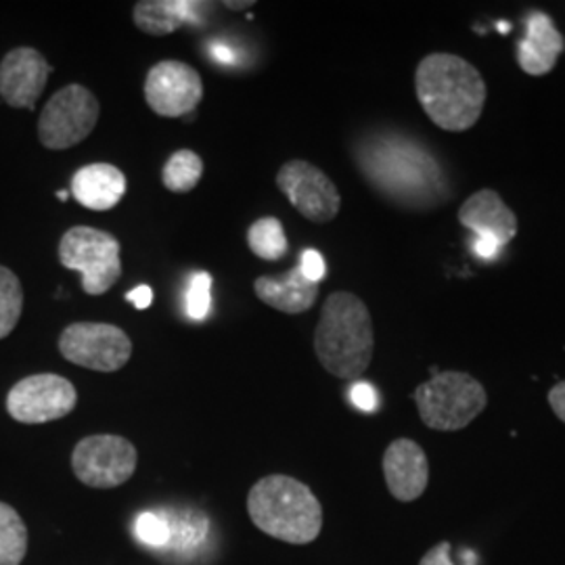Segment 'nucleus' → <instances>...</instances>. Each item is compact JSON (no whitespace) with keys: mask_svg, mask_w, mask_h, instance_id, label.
Masks as SVG:
<instances>
[{"mask_svg":"<svg viewBox=\"0 0 565 565\" xmlns=\"http://www.w3.org/2000/svg\"><path fill=\"white\" fill-rule=\"evenodd\" d=\"M565 51L564 34L555 28L553 20L534 11L525 21V36L518 44V63L527 76H546L557 65Z\"/></svg>","mask_w":565,"mask_h":565,"instance_id":"dca6fc26","label":"nucleus"},{"mask_svg":"<svg viewBox=\"0 0 565 565\" xmlns=\"http://www.w3.org/2000/svg\"><path fill=\"white\" fill-rule=\"evenodd\" d=\"M28 553V527L20 513L0 503V565H20Z\"/></svg>","mask_w":565,"mask_h":565,"instance_id":"aec40b11","label":"nucleus"},{"mask_svg":"<svg viewBox=\"0 0 565 565\" xmlns=\"http://www.w3.org/2000/svg\"><path fill=\"white\" fill-rule=\"evenodd\" d=\"M203 2L191 0H141L135 4V25L149 36H168L184 21L193 20Z\"/></svg>","mask_w":565,"mask_h":565,"instance_id":"6ab92c4d","label":"nucleus"},{"mask_svg":"<svg viewBox=\"0 0 565 565\" xmlns=\"http://www.w3.org/2000/svg\"><path fill=\"white\" fill-rule=\"evenodd\" d=\"M315 352L324 371L340 380H359L373 361L375 331L366 303L350 291H333L323 303L315 331Z\"/></svg>","mask_w":565,"mask_h":565,"instance_id":"7ed1b4c3","label":"nucleus"},{"mask_svg":"<svg viewBox=\"0 0 565 565\" xmlns=\"http://www.w3.org/2000/svg\"><path fill=\"white\" fill-rule=\"evenodd\" d=\"M300 270H302L303 277L312 282L323 281L324 273H327L323 256L317 249H303Z\"/></svg>","mask_w":565,"mask_h":565,"instance_id":"a878e982","label":"nucleus"},{"mask_svg":"<svg viewBox=\"0 0 565 565\" xmlns=\"http://www.w3.org/2000/svg\"><path fill=\"white\" fill-rule=\"evenodd\" d=\"M60 352L65 361L99 373H116L132 356L126 331L109 323H74L63 329Z\"/></svg>","mask_w":565,"mask_h":565,"instance_id":"1a4fd4ad","label":"nucleus"},{"mask_svg":"<svg viewBox=\"0 0 565 565\" xmlns=\"http://www.w3.org/2000/svg\"><path fill=\"white\" fill-rule=\"evenodd\" d=\"M459 223L478 237H492L499 247H505L518 237L515 212L492 189H482L465 200L459 210Z\"/></svg>","mask_w":565,"mask_h":565,"instance_id":"2eb2a0df","label":"nucleus"},{"mask_svg":"<svg viewBox=\"0 0 565 565\" xmlns=\"http://www.w3.org/2000/svg\"><path fill=\"white\" fill-rule=\"evenodd\" d=\"M382 467L387 490L398 503H413L424 497L429 484V461L415 440H394L385 448Z\"/></svg>","mask_w":565,"mask_h":565,"instance_id":"4468645a","label":"nucleus"},{"mask_svg":"<svg viewBox=\"0 0 565 565\" xmlns=\"http://www.w3.org/2000/svg\"><path fill=\"white\" fill-rule=\"evenodd\" d=\"M53 67L36 49L20 46L0 61V97L18 109H34Z\"/></svg>","mask_w":565,"mask_h":565,"instance_id":"ddd939ff","label":"nucleus"},{"mask_svg":"<svg viewBox=\"0 0 565 565\" xmlns=\"http://www.w3.org/2000/svg\"><path fill=\"white\" fill-rule=\"evenodd\" d=\"M139 463L135 445L121 436L97 434L81 440L72 452V469L82 484L109 490L126 484Z\"/></svg>","mask_w":565,"mask_h":565,"instance_id":"6e6552de","label":"nucleus"},{"mask_svg":"<svg viewBox=\"0 0 565 565\" xmlns=\"http://www.w3.org/2000/svg\"><path fill=\"white\" fill-rule=\"evenodd\" d=\"M60 260L65 268L82 273V289L88 296H103L120 281V242L102 228H70L61 237Z\"/></svg>","mask_w":565,"mask_h":565,"instance_id":"423d86ee","label":"nucleus"},{"mask_svg":"<svg viewBox=\"0 0 565 565\" xmlns=\"http://www.w3.org/2000/svg\"><path fill=\"white\" fill-rule=\"evenodd\" d=\"M126 300L135 303L137 310H147L151 302H153V291H151L149 285H139V287H135L132 291L126 294Z\"/></svg>","mask_w":565,"mask_h":565,"instance_id":"c756f323","label":"nucleus"},{"mask_svg":"<svg viewBox=\"0 0 565 565\" xmlns=\"http://www.w3.org/2000/svg\"><path fill=\"white\" fill-rule=\"evenodd\" d=\"M419 417L434 431H459L488 404L484 385L463 371H440L413 394Z\"/></svg>","mask_w":565,"mask_h":565,"instance_id":"39448f33","label":"nucleus"},{"mask_svg":"<svg viewBox=\"0 0 565 565\" xmlns=\"http://www.w3.org/2000/svg\"><path fill=\"white\" fill-rule=\"evenodd\" d=\"M364 179L385 198L411 207H429L446 198L445 172L424 145L398 135H380L359 145Z\"/></svg>","mask_w":565,"mask_h":565,"instance_id":"f257e3e1","label":"nucleus"},{"mask_svg":"<svg viewBox=\"0 0 565 565\" xmlns=\"http://www.w3.org/2000/svg\"><path fill=\"white\" fill-rule=\"evenodd\" d=\"M137 534L142 543L151 546H163L170 543V524L156 515V513H142L137 520Z\"/></svg>","mask_w":565,"mask_h":565,"instance_id":"393cba45","label":"nucleus"},{"mask_svg":"<svg viewBox=\"0 0 565 565\" xmlns=\"http://www.w3.org/2000/svg\"><path fill=\"white\" fill-rule=\"evenodd\" d=\"M128 182L120 168L111 163H88L76 170L72 179V195L76 202L93 210L105 212L121 202Z\"/></svg>","mask_w":565,"mask_h":565,"instance_id":"f3484780","label":"nucleus"},{"mask_svg":"<svg viewBox=\"0 0 565 565\" xmlns=\"http://www.w3.org/2000/svg\"><path fill=\"white\" fill-rule=\"evenodd\" d=\"M247 245L254 252V256H258L260 260H268V263L281 260L289 249L281 221H277L273 216L260 218L249 226Z\"/></svg>","mask_w":565,"mask_h":565,"instance_id":"4be33fe9","label":"nucleus"},{"mask_svg":"<svg viewBox=\"0 0 565 565\" xmlns=\"http://www.w3.org/2000/svg\"><path fill=\"white\" fill-rule=\"evenodd\" d=\"M473 249H476V254L482 260H494L499 256V252H501L499 243L494 242L492 237H478L476 243H473Z\"/></svg>","mask_w":565,"mask_h":565,"instance_id":"7c9ffc66","label":"nucleus"},{"mask_svg":"<svg viewBox=\"0 0 565 565\" xmlns=\"http://www.w3.org/2000/svg\"><path fill=\"white\" fill-rule=\"evenodd\" d=\"M254 4H256L254 0H249V2H231V0H228V2H224V7H226V9H233V11L249 9V7H254Z\"/></svg>","mask_w":565,"mask_h":565,"instance_id":"473e14b6","label":"nucleus"},{"mask_svg":"<svg viewBox=\"0 0 565 565\" xmlns=\"http://www.w3.org/2000/svg\"><path fill=\"white\" fill-rule=\"evenodd\" d=\"M212 57L216 61H223V63H231L233 61V53L223 44H214L212 46Z\"/></svg>","mask_w":565,"mask_h":565,"instance_id":"2f4dec72","label":"nucleus"},{"mask_svg":"<svg viewBox=\"0 0 565 565\" xmlns=\"http://www.w3.org/2000/svg\"><path fill=\"white\" fill-rule=\"evenodd\" d=\"M57 198H60L61 202H65V200H67V193H65V191H60V193H57Z\"/></svg>","mask_w":565,"mask_h":565,"instance_id":"72a5a7b5","label":"nucleus"},{"mask_svg":"<svg viewBox=\"0 0 565 565\" xmlns=\"http://www.w3.org/2000/svg\"><path fill=\"white\" fill-rule=\"evenodd\" d=\"M78 404L74 384L55 373H39L21 380L7 394L9 415L25 425L49 424L67 417Z\"/></svg>","mask_w":565,"mask_h":565,"instance_id":"9d476101","label":"nucleus"},{"mask_svg":"<svg viewBox=\"0 0 565 565\" xmlns=\"http://www.w3.org/2000/svg\"><path fill=\"white\" fill-rule=\"evenodd\" d=\"M350 401H352V404H354L356 408L364 411V413H373V411L377 408V404H380L375 387H373V385L363 384V382L352 385V390H350Z\"/></svg>","mask_w":565,"mask_h":565,"instance_id":"bb28decb","label":"nucleus"},{"mask_svg":"<svg viewBox=\"0 0 565 565\" xmlns=\"http://www.w3.org/2000/svg\"><path fill=\"white\" fill-rule=\"evenodd\" d=\"M203 160L191 149L170 156L162 170L163 186L172 193H189L202 181Z\"/></svg>","mask_w":565,"mask_h":565,"instance_id":"412c9836","label":"nucleus"},{"mask_svg":"<svg viewBox=\"0 0 565 565\" xmlns=\"http://www.w3.org/2000/svg\"><path fill=\"white\" fill-rule=\"evenodd\" d=\"M23 289L13 270L0 266V340L11 335L20 323Z\"/></svg>","mask_w":565,"mask_h":565,"instance_id":"5701e85b","label":"nucleus"},{"mask_svg":"<svg viewBox=\"0 0 565 565\" xmlns=\"http://www.w3.org/2000/svg\"><path fill=\"white\" fill-rule=\"evenodd\" d=\"M102 114L97 97L82 84H67L42 109L39 139L46 149L63 151L90 137Z\"/></svg>","mask_w":565,"mask_h":565,"instance_id":"0eeeda50","label":"nucleus"},{"mask_svg":"<svg viewBox=\"0 0 565 565\" xmlns=\"http://www.w3.org/2000/svg\"><path fill=\"white\" fill-rule=\"evenodd\" d=\"M415 93L425 116L446 132L471 130L482 118L488 97L478 67L450 53H431L419 61Z\"/></svg>","mask_w":565,"mask_h":565,"instance_id":"f03ea898","label":"nucleus"},{"mask_svg":"<svg viewBox=\"0 0 565 565\" xmlns=\"http://www.w3.org/2000/svg\"><path fill=\"white\" fill-rule=\"evenodd\" d=\"M546 401H548V406L553 408V413L557 415V419L565 424V382L553 385L546 394Z\"/></svg>","mask_w":565,"mask_h":565,"instance_id":"c85d7f7f","label":"nucleus"},{"mask_svg":"<svg viewBox=\"0 0 565 565\" xmlns=\"http://www.w3.org/2000/svg\"><path fill=\"white\" fill-rule=\"evenodd\" d=\"M450 551H452L450 543L443 541V543L431 546V548L425 553L419 565H455L452 564V559H450Z\"/></svg>","mask_w":565,"mask_h":565,"instance_id":"cd10ccee","label":"nucleus"},{"mask_svg":"<svg viewBox=\"0 0 565 565\" xmlns=\"http://www.w3.org/2000/svg\"><path fill=\"white\" fill-rule=\"evenodd\" d=\"M258 300L285 315H302L310 310L319 298V282L303 277L300 264L277 277H258L254 282Z\"/></svg>","mask_w":565,"mask_h":565,"instance_id":"a211bd4d","label":"nucleus"},{"mask_svg":"<svg viewBox=\"0 0 565 565\" xmlns=\"http://www.w3.org/2000/svg\"><path fill=\"white\" fill-rule=\"evenodd\" d=\"M277 186L306 221L327 224L335 221L342 195L321 168L306 160H289L277 172Z\"/></svg>","mask_w":565,"mask_h":565,"instance_id":"9b49d317","label":"nucleus"},{"mask_svg":"<svg viewBox=\"0 0 565 565\" xmlns=\"http://www.w3.org/2000/svg\"><path fill=\"white\" fill-rule=\"evenodd\" d=\"M202 97V76L184 61H160L147 74L145 99L162 118H182L191 114Z\"/></svg>","mask_w":565,"mask_h":565,"instance_id":"f8f14e48","label":"nucleus"},{"mask_svg":"<svg viewBox=\"0 0 565 565\" xmlns=\"http://www.w3.org/2000/svg\"><path fill=\"white\" fill-rule=\"evenodd\" d=\"M254 525L289 545H310L323 530V507L308 486L289 476H266L247 494Z\"/></svg>","mask_w":565,"mask_h":565,"instance_id":"20e7f679","label":"nucleus"},{"mask_svg":"<svg viewBox=\"0 0 565 565\" xmlns=\"http://www.w3.org/2000/svg\"><path fill=\"white\" fill-rule=\"evenodd\" d=\"M212 308V275L207 273H198L186 294V312L193 321H205Z\"/></svg>","mask_w":565,"mask_h":565,"instance_id":"b1692460","label":"nucleus"}]
</instances>
